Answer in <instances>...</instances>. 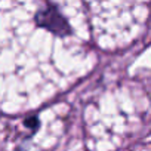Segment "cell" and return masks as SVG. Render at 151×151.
Returning a JSON list of instances; mask_svg holds the SVG:
<instances>
[{"instance_id": "cell-1", "label": "cell", "mask_w": 151, "mask_h": 151, "mask_svg": "<svg viewBox=\"0 0 151 151\" xmlns=\"http://www.w3.org/2000/svg\"><path fill=\"white\" fill-rule=\"evenodd\" d=\"M76 0H14L3 11V73L15 88H61L85 61V21ZM83 64V62H80Z\"/></svg>"}, {"instance_id": "cell-2", "label": "cell", "mask_w": 151, "mask_h": 151, "mask_svg": "<svg viewBox=\"0 0 151 151\" xmlns=\"http://www.w3.org/2000/svg\"><path fill=\"white\" fill-rule=\"evenodd\" d=\"M145 0H91L93 24L98 37L107 43L117 33H123L124 39L130 36L136 27V21L142 19Z\"/></svg>"}]
</instances>
